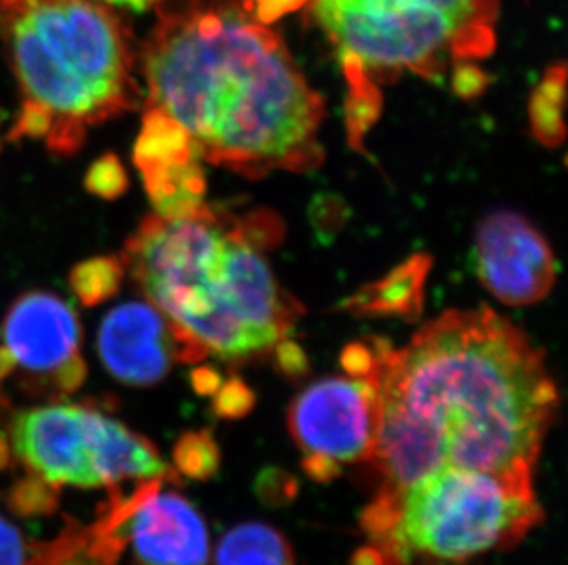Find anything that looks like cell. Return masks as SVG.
Returning <instances> with one entry per match:
<instances>
[{
  "mask_svg": "<svg viewBox=\"0 0 568 565\" xmlns=\"http://www.w3.org/2000/svg\"><path fill=\"white\" fill-rule=\"evenodd\" d=\"M371 349L377 494L444 466L534 480L559 393L545 355L519 327L484 305L447 310L405 346L376 340Z\"/></svg>",
  "mask_w": 568,
  "mask_h": 565,
  "instance_id": "1",
  "label": "cell"
},
{
  "mask_svg": "<svg viewBox=\"0 0 568 565\" xmlns=\"http://www.w3.org/2000/svg\"><path fill=\"white\" fill-rule=\"evenodd\" d=\"M144 47L148 107L199 161L262 178L312 171L324 100L248 0H162Z\"/></svg>",
  "mask_w": 568,
  "mask_h": 565,
  "instance_id": "2",
  "label": "cell"
},
{
  "mask_svg": "<svg viewBox=\"0 0 568 565\" xmlns=\"http://www.w3.org/2000/svg\"><path fill=\"white\" fill-rule=\"evenodd\" d=\"M253 225L201 204L175 217L151 215L125 243L122 267L166 318L181 362L265 357L302 315L263 256L274 220Z\"/></svg>",
  "mask_w": 568,
  "mask_h": 565,
  "instance_id": "3",
  "label": "cell"
},
{
  "mask_svg": "<svg viewBox=\"0 0 568 565\" xmlns=\"http://www.w3.org/2000/svg\"><path fill=\"white\" fill-rule=\"evenodd\" d=\"M0 41L21 94L13 138L72 155L139 103L131 35L97 0H0Z\"/></svg>",
  "mask_w": 568,
  "mask_h": 565,
  "instance_id": "4",
  "label": "cell"
},
{
  "mask_svg": "<svg viewBox=\"0 0 568 565\" xmlns=\"http://www.w3.org/2000/svg\"><path fill=\"white\" fill-rule=\"evenodd\" d=\"M348 80L355 147L377 117L379 83L403 72L440 78L495 50L497 0H313Z\"/></svg>",
  "mask_w": 568,
  "mask_h": 565,
  "instance_id": "5",
  "label": "cell"
},
{
  "mask_svg": "<svg viewBox=\"0 0 568 565\" xmlns=\"http://www.w3.org/2000/svg\"><path fill=\"white\" fill-rule=\"evenodd\" d=\"M542 517L534 480L444 466L396 494H377L361 523L381 565H407L414 555L464 562L509 549Z\"/></svg>",
  "mask_w": 568,
  "mask_h": 565,
  "instance_id": "6",
  "label": "cell"
},
{
  "mask_svg": "<svg viewBox=\"0 0 568 565\" xmlns=\"http://www.w3.org/2000/svg\"><path fill=\"white\" fill-rule=\"evenodd\" d=\"M8 439L28 480L52 492L114 489L125 481L179 483L150 439L91 405L54 400L27 408L11 419Z\"/></svg>",
  "mask_w": 568,
  "mask_h": 565,
  "instance_id": "7",
  "label": "cell"
},
{
  "mask_svg": "<svg viewBox=\"0 0 568 565\" xmlns=\"http://www.w3.org/2000/svg\"><path fill=\"white\" fill-rule=\"evenodd\" d=\"M85 373L72 307L49 292L17 299L0 338V402L11 396L61 400L83 384Z\"/></svg>",
  "mask_w": 568,
  "mask_h": 565,
  "instance_id": "8",
  "label": "cell"
},
{
  "mask_svg": "<svg viewBox=\"0 0 568 565\" xmlns=\"http://www.w3.org/2000/svg\"><path fill=\"white\" fill-rule=\"evenodd\" d=\"M168 481H140L129 492L111 489L97 516L131 565H209V527L189 497Z\"/></svg>",
  "mask_w": 568,
  "mask_h": 565,
  "instance_id": "9",
  "label": "cell"
},
{
  "mask_svg": "<svg viewBox=\"0 0 568 565\" xmlns=\"http://www.w3.org/2000/svg\"><path fill=\"white\" fill-rule=\"evenodd\" d=\"M287 427L304 458L338 466L371 461L379 433L376 386L359 377L318 380L291 402Z\"/></svg>",
  "mask_w": 568,
  "mask_h": 565,
  "instance_id": "10",
  "label": "cell"
},
{
  "mask_svg": "<svg viewBox=\"0 0 568 565\" xmlns=\"http://www.w3.org/2000/svg\"><path fill=\"white\" fill-rule=\"evenodd\" d=\"M473 268L484 287L506 305L536 304L547 298L556 282L550 246L514 212L488 215L478 226Z\"/></svg>",
  "mask_w": 568,
  "mask_h": 565,
  "instance_id": "11",
  "label": "cell"
},
{
  "mask_svg": "<svg viewBox=\"0 0 568 565\" xmlns=\"http://www.w3.org/2000/svg\"><path fill=\"white\" fill-rule=\"evenodd\" d=\"M98 351L109 373L129 386L161 382L179 360L172 329L150 301L111 310L100 327Z\"/></svg>",
  "mask_w": 568,
  "mask_h": 565,
  "instance_id": "12",
  "label": "cell"
},
{
  "mask_svg": "<svg viewBox=\"0 0 568 565\" xmlns=\"http://www.w3.org/2000/svg\"><path fill=\"white\" fill-rule=\"evenodd\" d=\"M28 565H124L113 534L97 517L89 525L70 520L47 544L33 545Z\"/></svg>",
  "mask_w": 568,
  "mask_h": 565,
  "instance_id": "13",
  "label": "cell"
},
{
  "mask_svg": "<svg viewBox=\"0 0 568 565\" xmlns=\"http://www.w3.org/2000/svg\"><path fill=\"white\" fill-rule=\"evenodd\" d=\"M214 565H296L295 551L278 528L242 523L221 536Z\"/></svg>",
  "mask_w": 568,
  "mask_h": 565,
  "instance_id": "14",
  "label": "cell"
},
{
  "mask_svg": "<svg viewBox=\"0 0 568 565\" xmlns=\"http://www.w3.org/2000/svg\"><path fill=\"white\" fill-rule=\"evenodd\" d=\"M427 270L429 261L425 257H414L413 261L394 270L388 278L366 288L361 296H355L349 301V307L365 312H416L422 305V287Z\"/></svg>",
  "mask_w": 568,
  "mask_h": 565,
  "instance_id": "15",
  "label": "cell"
},
{
  "mask_svg": "<svg viewBox=\"0 0 568 565\" xmlns=\"http://www.w3.org/2000/svg\"><path fill=\"white\" fill-rule=\"evenodd\" d=\"M565 66L548 70L530 100L531 129L539 142L556 147L565 138Z\"/></svg>",
  "mask_w": 568,
  "mask_h": 565,
  "instance_id": "16",
  "label": "cell"
},
{
  "mask_svg": "<svg viewBox=\"0 0 568 565\" xmlns=\"http://www.w3.org/2000/svg\"><path fill=\"white\" fill-rule=\"evenodd\" d=\"M173 461L181 474L192 480H209L220 470V446L206 430L184 433L175 444Z\"/></svg>",
  "mask_w": 568,
  "mask_h": 565,
  "instance_id": "17",
  "label": "cell"
},
{
  "mask_svg": "<svg viewBox=\"0 0 568 565\" xmlns=\"http://www.w3.org/2000/svg\"><path fill=\"white\" fill-rule=\"evenodd\" d=\"M122 270L124 268L120 259H111V257L92 259L75 270L72 276V287L80 294L83 301L97 304L119 288Z\"/></svg>",
  "mask_w": 568,
  "mask_h": 565,
  "instance_id": "18",
  "label": "cell"
},
{
  "mask_svg": "<svg viewBox=\"0 0 568 565\" xmlns=\"http://www.w3.org/2000/svg\"><path fill=\"white\" fill-rule=\"evenodd\" d=\"M214 411L223 419H242L253 410L256 397L243 380L231 379L221 382L214 396Z\"/></svg>",
  "mask_w": 568,
  "mask_h": 565,
  "instance_id": "19",
  "label": "cell"
},
{
  "mask_svg": "<svg viewBox=\"0 0 568 565\" xmlns=\"http://www.w3.org/2000/svg\"><path fill=\"white\" fill-rule=\"evenodd\" d=\"M30 551L32 547L27 545L19 528L0 516V565H28Z\"/></svg>",
  "mask_w": 568,
  "mask_h": 565,
  "instance_id": "20",
  "label": "cell"
},
{
  "mask_svg": "<svg viewBox=\"0 0 568 565\" xmlns=\"http://www.w3.org/2000/svg\"><path fill=\"white\" fill-rule=\"evenodd\" d=\"M296 481L282 470H265L257 480V494L271 505L290 502L295 496Z\"/></svg>",
  "mask_w": 568,
  "mask_h": 565,
  "instance_id": "21",
  "label": "cell"
},
{
  "mask_svg": "<svg viewBox=\"0 0 568 565\" xmlns=\"http://www.w3.org/2000/svg\"><path fill=\"white\" fill-rule=\"evenodd\" d=\"M276 360H278L280 369H284L290 377L302 374L306 371V357L302 352L301 347L293 341L284 340L274 349Z\"/></svg>",
  "mask_w": 568,
  "mask_h": 565,
  "instance_id": "22",
  "label": "cell"
},
{
  "mask_svg": "<svg viewBox=\"0 0 568 565\" xmlns=\"http://www.w3.org/2000/svg\"><path fill=\"white\" fill-rule=\"evenodd\" d=\"M193 386L201 396H214L217 388L221 386L220 374L212 371V369H197L193 373Z\"/></svg>",
  "mask_w": 568,
  "mask_h": 565,
  "instance_id": "23",
  "label": "cell"
},
{
  "mask_svg": "<svg viewBox=\"0 0 568 565\" xmlns=\"http://www.w3.org/2000/svg\"><path fill=\"white\" fill-rule=\"evenodd\" d=\"M102 2H108V4L116 6V8H125V10L140 13V11L156 8V6L161 4L162 0H102Z\"/></svg>",
  "mask_w": 568,
  "mask_h": 565,
  "instance_id": "24",
  "label": "cell"
},
{
  "mask_svg": "<svg viewBox=\"0 0 568 565\" xmlns=\"http://www.w3.org/2000/svg\"><path fill=\"white\" fill-rule=\"evenodd\" d=\"M352 565H381V561L376 551L372 549V547H365V549H361L359 553L354 556Z\"/></svg>",
  "mask_w": 568,
  "mask_h": 565,
  "instance_id": "25",
  "label": "cell"
}]
</instances>
